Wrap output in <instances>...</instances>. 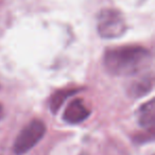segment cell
<instances>
[{"label":"cell","instance_id":"7a4b0ae2","mask_svg":"<svg viewBox=\"0 0 155 155\" xmlns=\"http://www.w3.org/2000/svg\"><path fill=\"white\" fill-rule=\"evenodd\" d=\"M97 29L103 38H118L127 31V24L119 11L106 9L98 15Z\"/></svg>","mask_w":155,"mask_h":155},{"label":"cell","instance_id":"3957f363","mask_svg":"<svg viewBox=\"0 0 155 155\" xmlns=\"http://www.w3.org/2000/svg\"><path fill=\"white\" fill-rule=\"evenodd\" d=\"M46 133V125L41 120H33L17 136L14 143V152L22 155L36 146Z\"/></svg>","mask_w":155,"mask_h":155},{"label":"cell","instance_id":"52a82bcc","mask_svg":"<svg viewBox=\"0 0 155 155\" xmlns=\"http://www.w3.org/2000/svg\"><path fill=\"white\" fill-rule=\"evenodd\" d=\"M77 91L73 89H61L54 93L50 99V110L53 114H56L61 106L64 104V102L67 100V98L70 97L72 94H74Z\"/></svg>","mask_w":155,"mask_h":155},{"label":"cell","instance_id":"6da1fadb","mask_svg":"<svg viewBox=\"0 0 155 155\" xmlns=\"http://www.w3.org/2000/svg\"><path fill=\"white\" fill-rule=\"evenodd\" d=\"M151 62L149 50L140 46L110 48L104 54L105 69L116 77H131L148 67Z\"/></svg>","mask_w":155,"mask_h":155},{"label":"cell","instance_id":"9c48e42d","mask_svg":"<svg viewBox=\"0 0 155 155\" xmlns=\"http://www.w3.org/2000/svg\"><path fill=\"white\" fill-rule=\"evenodd\" d=\"M81 155H87V154H85V153H83V154H81Z\"/></svg>","mask_w":155,"mask_h":155},{"label":"cell","instance_id":"ba28073f","mask_svg":"<svg viewBox=\"0 0 155 155\" xmlns=\"http://www.w3.org/2000/svg\"><path fill=\"white\" fill-rule=\"evenodd\" d=\"M2 116H3V110H2V106L0 105V120H1Z\"/></svg>","mask_w":155,"mask_h":155},{"label":"cell","instance_id":"8992f818","mask_svg":"<svg viewBox=\"0 0 155 155\" xmlns=\"http://www.w3.org/2000/svg\"><path fill=\"white\" fill-rule=\"evenodd\" d=\"M152 79L143 77L141 80H137L130 86V94L134 97H142L152 89Z\"/></svg>","mask_w":155,"mask_h":155},{"label":"cell","instance_id":"5b68a950","mask_svg":"<svg viewBox=\"0 0 155 155\" xmlns=\"http://www.w3.org/2000/svg\"><path fill=\"white\" fill-rule=\"evenodd\" d=\"M137 122L140 127L146 129L153 130L155 122V103L154 100L151 99L147 103L142 104L136 112Z\"/></svg>","mask_w":155,"mask_h":155},{"label":"cell","instance_id":"277c9868","mask_svg":"<svg viewBox=\"0 0 155 155\" xmlns=\"http://www.w3.org/2000/svg\"><path fill=\"white\" fill-rule=\"evenodd\" d=\"M89 114H91V112L85 106L82 100L75 99L72 100L65 108L63 119L71 124H77V123L82 122L86 118H88Z\"/></svg>","mask_w":155,"mask_h":155}]
</instances>
